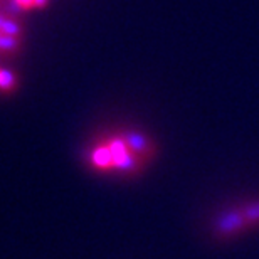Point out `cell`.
Instances as JSON below:
<instances>
[{"instance_id": "cell-1", "label": "cell", "mask_w": 259, "mask_h": 259, "mask_svg": "<svg viewBox=\"0 0 259 259\" xmlns=\"http://www.w3.org/2000/svg\"><path fill=\"white\" fill-rule=\"evenodd\" d=\"M158 157V143L142 128L115 126L93 135L82 148V162L105 177H140Z\"/></svg>"}, {"instance_id": "cell-2", "label": "cell", "mask_w": 259, "mask_h": 259, "mask_svg": "<svg viewBox=\"0 0 259 259\" xmlns=\"http://www.w3.org/2000/svg\"><path fill=\"white\" fill-rule=\"evenodd\" d=\"M246 229H251V227L247 224L241 207L222 212L214 222V232L217 237H221V239H229V237L237 236L239 232L246 231Z\"/></svg>"}, {"instance_id": "cell-3", "label": "cell", "mask_w": 259, "mask_h": 259, "mask_svg": "<svg viewBox=\"0 0 259 259\" xmlns=\"http://www.w3.org/2000/svg\"><path fill=\"white\" fill-rule=\"evenodd\" d=\"M22 49V39L14 35L0 34V59L15 58Z\"/></svg>"}, {"instance_id": "cell-4", "label": "cell", "mask_w": 259, "mask_h": 259, "mask_svg": "<svg viewBox=\"0 0 259 259\" xmlns=\"http://www.w3.org/2000/svg\"><path fill=\"white\" fill-rule=\"evenodd\" d=\"M19 86H20L19 76L15 74L12 69L0 67V95H4V96L14 95V93H17Z\"/></svg>"}, {"instance_id": "cell-5", "label": "cell", "mask_w": 259, "mask_h": 259, "mask_svg": "<svg viewBox=\"0 0 259 259\" xmlns=\"http://www.w3.org/2000/svg\"><path fill=\"white\" fill-rule=\"evenodd\" d=\"M0 34L14 35V37H20L24 35L22 24L19 22L17 17H14L12 14H4L0 12Z\"/></svg>"}, {"instance_id": "cell-6", "label": "cell", "mask_w": 259, "mask_h": 259, "mask_svg": "<svg viewBox=\"0 0 259 259\" xmlns=\"http://www.w3.org/2000/svg\"><path fill=\"white\" fill-rule=\"evenodd\" d=\"M241 210H242V214H244L249 227H257L259 226V200L249 202L247 205H242Z\"/></svg>"}]
</instances>
